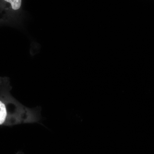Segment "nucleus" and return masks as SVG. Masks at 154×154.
<instances>
[{
    "label": "nucleus",
    "instance_id": "1",
    "mask_svg": "<svg viewBox=\"0 0 154 154\" xmlns=\"http://www.w3.org/2000/svg\"><path fill=\"white\" fill-rule=\"evenodd\" d=\"M37 113L23 106L8 93L0 91V125L36 122Z\"/></svg>",
    "mask_w": 154,
    "mask_h": 154
},
{
    "label": "nucleus",
    "instance_id": "2",
    "mask_svg": "<svg viewBox=\"0 0 154 154\" xmlns=\"http://www.w3.org/2000/svg\"><path fill=\"white\" fill-rule=\"evenodd\" d=\"M7 2L11 4L13 10H18L20 9L22 4V0H5Z\"/></svg>",
    "mask_w": 154,
    "mask_h": 154
}]
</instances>
